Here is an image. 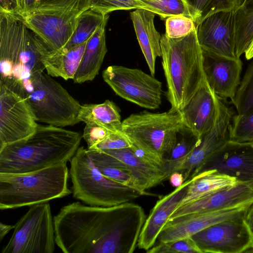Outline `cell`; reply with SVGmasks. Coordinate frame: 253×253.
Listing matches in <instances>:
<instances>
[{"label":"cell","mask_w":253,"mask_h":253,"mask_svg":"<svg viewBox=\"0 0 253 253\" xmlns=\"http://www.w3.org/2000/svg\"><path fill=\"white\" fill-rule=\"evenodd\" d=\"M253 204V181H239L233 187L180 207L172 213L169 220L189 213L250 207Z\"/></svg>","instance_id":"cell-19"},{"label":"cell","mask_w":253,"mask_h":253,"mask_svg":"<svg viewBox=\"0 0 253 253\" xmlns=\"http://www.w3.org/2000/svg\"><path fill=\"white\" fill-rule=\"evenodd\" d=\"M81 12L68 8H36L19 14L26 26L51 50L58 52L70 39Z\"/></svg>","instance_id":"cell-11"},{"label":"cell","mask_w":253,"mask_h":253,"mask_svg":"<svg viewBox=\"0 0 253 253\" xmlns=\"http://www.w3.org/2000/svg\"><path fill=\"white\" fill-rule=\"evenodd\" d=\"M108 19V15L87 40L81 62L73 79L75 83L91 81L98 74L107 52L105 27Z\"/></svg>","instance_id":"cell-23"},{"label":"cell","mask_w":253,"mask_h":253,"mask_svg":"<svg viewBox=\"0 0 253 253\" xmlns=\"http://www.w3.org/2000/svg\"><path fill=\"white\" fill-rule=\"evenodd\" d=\"M0 10L18 13L17 0H0Z\"/></svg>","instance_id":"cell-42"},{"label":"cell","mask_w":253,"mask_h":253,"mask_svg":"<svg viewBox=\"0 0 253 253\" xmlns=\"http://www.w3.org/2000/svg\"><path fill=\"white\" fill-rule=\"evenodd\" d=\"M101 151L123 162L131 170L140 190L143 192L169 177L165 172L146 164L137 158L130 147Z\"/></svg>","instance_id":"cell-26"},{"label":"cell","mask_w":253,"mask_h":253,"mask_svg":"<svg viewBox=\"0 0 253 253\" xmlns=\"http://www.w3.org/2000/svg\"><path fill=\"white\" fill-rule=\"evenodd\" d=\"M130 16L151 75L154 76L156 60L162 56V36L154 26L155 13L144 9H136L130 13Z\"/></svg>","instance_id":"cell-22"},{"label":"cell","mask_w":253,"mask_h":253,"mask_svg":"<svg viewBox=\"0 0 253 253\" xmlns=\"http://www.w3.org/2000/svg\"><path fill=\"white\" fill-rule=\"evenodd\" d=\"M183 0V1L186 3V4L188 6V5H187V2H186V0ZM188 8H189V7H188Z\"/></svg>","instance_id":"cell-47"},{"label":"cell","mask_w":253,"mask_h":253,"mask_svg":"<svg viewBox=\"0 0 253 253\" xmlns=\"http://www.w3.org/2000/svg\"><path fill=\"white\" fill-rule=\"evenodd\" d=\"M13 234L1 253H53L55 249L53 217L50 204L30 207L14 225Z\"/></svg>","instance_id":"cell-9"},{"label":"cell","mask_w":253,"mask_h":253,"mask_svg":"<svg viewBox=\"0 0 253 253\" xmlns=\"http://www.w3.org/2000/svg\"><path fill=\"white\" fill-rule=\"evenodd\" d=\"M235 52L245 53L253 40V0H244L235 10Z\"/></svg>","instance_id":"cell-29"},{"label":"cell","mask_w":253,"mask_h":253,"mask_svg":"<svg viewBox=\"0 0 253 253\" xmlns=\"http://www.w3.org/2000/svg\"><path fill=\"white\" fill-rule=\"evenodd\" d=\"M202 49L231 58L235 52V10L221 11L205 18L197 26Z\"/></svg>","instance_id":"cell-15"},{"label":"cell","mask_w":253,"mask_h":253,"mask_svg":"<svg viewBox=\"0 0 253 253\" xmlns=\"http://www.w3.org/2000/svg\"><path fill=\"white\" fill-rule=\"evenodd\" d=\"M196 27L216 12L237 9L244 0H185Z\"/></svg>","instance_id":"cell-31"},{"label":"cell","mask_w":253,"mask_h":253,"mask_svg":"<svg viewBox=\"0 0 253 253\" xmlns=\"http://www.w3.org/2000/svg\"><path fill=\"white\" fill-rule=\"evenodd\" d=\"M108 15H103L90 8L81 12L78 17L77 25L70 39L60 50L56 52H66L73 47L87 41Z\"/></svg>","instance_id":"cell-30"},{"label":"cell","mask_w":253,"mask_h":253,"mask_svg":"<svg viewBox=\"0 0 253 253\" xmlns=\"http://www.w3.org/2000/svg\"><path fill=\"white\" fill-rule=\"evenodd\" d=\"M112 132H112L97 124L89 123L86 124L83 137L87 143V149H91Z\"/></svg>","instance_id":"cell-39"},{"label":"cell","mask_w":253,"mask_h":253,"mask_svg":"<svg viewBox=\"0 0 253 253\" xmlns=\"http://www.w3.org/2000/svg\"><path fill=\"white\" fill-rule=\"evenodd\" d=\"M217 96V114L212 127L200 138L190 155L177 171L184 181L202 171L212 155L229 139V128L234 113L225 101Z\"/></svg>","instance_id":"cell-14"},{"label":"cell","mask_w":253,"mask_h":253,"mask_svg":"<svg viewBox=\"0 0 253 253\" xmlns=\"http://www.w3.org/2000/svg\"><path fill=\"white\" fill-rule=\"evenodd\" d=\"M245 218L247 223L253 232V204L247 210Z\"/></svg>","instance_id":"cell-44"},{"label":"cell","mask_w":253,"mask_h":253,"mask_svg":"<svg viewBox=\"0 0 253 253\" xmlns=\"http://www.w3.org/2000/svg\"><path fill=\"white\" fill-rule=\"evenodd\" d=\"M196 28L195 23L191 18L183 15H174L166 20L165 35L170 38H181Z\"/></svg>","instance_id":"cell-36"},{"label":"cell","mask_w":253,"mask_h":253,"mask_svg":"<svg viewBox=\"0 0 253 253\" xmlns=\"http://www.w3.org/2000/svg\"><path fill=\"white\" fill-rule=\"evenodd\" d=\"M130 146V143L127 138L120 131L111 133L90 150H116L129 148Z\"/></svg>","instance_id":"cell-40"},{"label":"cell","mask_w":253,"mask_h":253,"mask_svg":"<svg viewBox=\"0 0 253 253\" xmlns=\"http://www.w3.org/2000/svg\"><path fill=\"white\" fill-rule=\"evenodd\" d=\"M45 45L19 14L0 10V84L26 98L45 70Z\"/></svg>","instance_id":"cell-2"},{"label":"cell","mask_w":253,"mask_h":253,"mask_svg":"<svg viewBox=\"0 0 253 253\" xmlns=\"http://www.w3.org/2000/svg\"><path fill=\"white\" fill-rule=\"evenodd\" d=\"M50 76L42 72L25 98L36 121L61 127L79 123L82 105Z\"/></svg>","instance_id":"cell-8"},{"label":"cell","mask_w":253,"mask_h":253,"mask_svg":"<svg viewBox=\"0 0 253 253\" xmlns=\"http://www.w3.org/2000/svg\"><path fill=\"white\" fill-rule=\"evenodd\" d=\"M186 128L179 111L133 114L122 121L121 132L130 143L164 158Z\"/></svg>","instance_id":"cell-7"},{"label":"cell","mask_w":253,"mask_h":253,"mask_svg":"<svg viewBox=\"0 0 253 253\" xmlns=\"http://www.w3.org/2000/svg\"><path fill=\"white\" fill-rule=\"evenodd\" d=\"M87 150L94 164L103 175L139 191L146 195H150L147 192L140 190L131 170L123 162L101 150L88 149Z\"/></svg>","instance_id":"cell-27"},{"label":"cell","mask_w":253,"mask_h":253,"mask_svg":"<svg viewBox=\"0 0 253 253\" xmlns=\"http://www.w3.org/2000/svg\"><path fill=\"white\" fill-rule=\"evenodd\" d=\"M89 8L103 15L118 10H147L146 5L141 0H91Z\"/></svg>","instance_id":"cell-35"},{"label":"cell","mask_w":253,"mask_h":253,"mask_svg":"<svg viewBox=\"0 0 253 253\" xmlns=\"http://www.w3.org/2000/svg\"><path fill=\"white\" fill-rule=\"evenodd\" d=\"M78 119L85 124H97L112 132L121 130L122 122L120 110L113 101L109 100L100 104L82 105Z\"/></svg>","instance_id":"cell-28"},{"label":"cell","mask_w":253,"mask_h":253,"mask_svg":"<svg viewBox=\"0 0 253 253\" xmlns=\"http://www.w3.org/2000/svg\"><path fill=\"white\" fill-rule=\"evenodd\" d=\"M82 137L61 127L38 124L29 137L0 148V173H28L67 163Z\"/></svg>","instance_id":"cell-3"},{"label":"cell","mask_w":253,"mask_h":253,"mask_svg":"<svg viewBox=\"0 0 253 253\" xmlns=\"http://www.w3.org/2000/svg\"><path fill=\"white\" fill-rule=\"evenodd\" d=\"M194 176L157 202L146 218L141 231L137 244L139 249L147 251L154 246L159 234L177 208Z\"/></svg>","instance_id":"cell-21"},{"label":"cell","mask_w":253,"mask_h":253,"mask_svg":"<svg viewBox=\"0 0 253 253\" xmlns=\"http://www.w3.org/2000/svg\"><path fill=\"white\" fill-rule=\"evenodd\" d=\"M148 253H201L191 237L177 241L158 243L146 251Z\"/></svg>","instance_id":"cell-37"},{"label":"cell","mask_w":253,"mask_h":253,"mask_svg":"<svg viewBox=\"0 0 253 253\" xmlns=\"http://www.w3.org/2000/svg\"><path fill=\"white\" fill-rule=\"evenodd\" d=\"M207 169H215L240 181H253V141L228 140L212 155L202 171Z\"/></svg>","instance_id":"cell-18"},{"label":"cell","mask_w":253,"mask_h":253,"mask_svg":"<svg viewBox=\"0 0 253 253\" xmlns=\"http://www.w3.org/2000/svg\"><path fill=\"white\" fill-rule=\"evenodd\" d=\"M40 0H17L19 9L18 14H22L34 10L38 6Z\"/></svg>","instance_id":"cell-41"},{"label":"cell","mask_w":253,"mask_h":253,"mask_svg":"<svg viewBox=\"0 0 253 253\" xmlns=\"http://www.w3.org/2000/svg\"><path fill=\"white\" fill-rule=\"evenodd\" d=\"M145 219L142 207L129 202L111 207L73 202L53 217L55 243L64 253H132Z\"/></svg>","instance_id":"cell-1"},{"label":"cell","mask_w":253,"mask_h":253,"mask_svg":"<svg viewBox=\"0 0 253 253\" xmlns=\"http://www.w3.org/2000/svg\"><path fill=\"white\" fill-rule=\"evenodd\" d=\"M203 67L206 80L220 99L232 101L241 82L243 63L202 49Z\"/></svg>","instance_id":"cell-17"},{"label":"cell","mask_w":253,"mask_h":253,"mask_svg":"<svg viewBox=\"0 0 253 253\" xmlns=\"http://www.w3.org/2000/svg\"><path fill=\"white\" fill-rule=\"evenodd\" d=\"M169 182L171 185L177 188L185 182L183 175L179 171L173 172L169 176Z\"/></svg>","instance_id":"cell-43"},{"label":"cell","mask_w":253,"mask_h":253,"mask_svg":"<svg viewBox=\"0 0 253 253\" xmlns=\"http://www.w3.org/2000/svg\"><path fill=\"white\" fill-rule=\"evenodd\" d=\"M14 228V225H7L2 222L0 223V241L11 230Z\"/></svg>","instance_id":"cell-45"},{"label":"cell","mask_w":253,"mask_h":253,"mask_svg":"<svg viewBox=\"0 0 253 253\" xmlns=\"http://www.w3.org/2000/svg\"><path fill=\"white\" fill-rule=\"evenodd\" d=\"M69 169L63 163L25 173H0V209L31 207L69 195Z\"/></svg>","instance_id":"cell-5"},{"label":"cell","mask_w":253,"mask_h":253,"mask_svg":"<svg viewBox=\"0 0 253 253\" xmlns=\"http://www.w3.org/2000/svg\"><path fill=\"white\" fill-rule=\"evenodd\" d=\"M141 0L146 5L148 10L157 14L162 19L177 15H185L193 19L190 9L182 0Z\"/></svg>","instance_id":"cell-33"},{"label":"cell","mask_w":253,"mask_h":253,"mask_svg":"<svg viewBox=\"0 0 253 253\" xmlns=\"http://www.w3.org/2000/svg\"><path fill=\"white\" fill-rule=\"evenodd\" d=\"M239 181L236 178L221 173L215 169L203 170L194 176L176 210L189 202L233 187Z\"/></svg>","instance_id":"cell-24"},{"label":"cell","mask_w":253,"mask_h":253,"mask_svg":"<svg viewBox=\"0 0 253 253\" xmlns=\"http://www.w3.org/2000/svg\"><path fill=\"white\" fill-rule=\"evenodd\" d=\"M229 140L253 141V111L244 115H234L229 128Z\"/></svg>","instance_id":"cell-34"},{"label":"cell","mask_w":253,"mask_h":253,"mask_svg":"<svg viewBox=\"0 0 253 253\" xmlns=\"http://www.w3.org/2000/svg\"><path fill=\"white\" fill-rule=\"evenodd\" d=\"M147 0V1H154V0Z\"/></svg>","instance_id":"cell-48"},{"label":"cell","mask_w":253,"mask_h":253,"mask_svg":"<svg viewBox=\"0 0 253 253\" xmlns=\"http://www.w3.org/2000/svg\"><path fill=\"white\" fill-rule=\"evenodd\" d=\"M70 162L73 196L86 205L111 207L146 195L103 175L84 146L79 147Z\"/></svg>","instance_id":"cell-6"},{"label":"cell","mask_w":253,"mask_h":253,"mask_svg":"<svg viewBox=\"0 0 253 253\" xmlns=\"http://www.w3.org/2000/svg\"><path fill=\"white\" fill-rule=\"evenodd\" d=\"M38 124L26 99L0 84V148L29 137Z\"/></svg>","instance_id":"cell-13"},{"label":"cell","mask_w":253,"mask_h":253,"mask_svg":"<svg viewBox=\"0 0 253 253\" xmlns=\"http://www.w3.org/2000/svg\"><path fill=\"white\" fill-rule=\"evenodd\" d=\"M91 0H41L39 9L68 8L84 11L89 9Z\"/></svg>","instance_id":"cell-38"},{"label":"cell","mask_w":253,"mask_h":253,"mask_svg":"<svg viewBox=\"0 0 253 253\" xmlns=\"http://www.w3.org/2000/svg\"><path fill=\"white\" fill-rule=\"evenodd\" d=\"M162 67L170 110L179 111L188 103L205 81L202 48L196 28L186 36L161 39Z\"/></svg>","instance_id":"cell-4"},{"label":"cell","mask_w":253,"mask_h":253,"mask_svg":"<svg viewBox=\"0 0 253 253\" xmlns=\"http://www.w3.org/2000/svg\"><path fill=\"white\" fill-rule=\"evenodd\" d=\"M250 207L189 213L168 220L157 238L166 243L191 237L197 232L217 223L245 217Z\"/></svg>","instance_id":"cell-16"},{"label":"cell","mask_w":253,"mask_h":253,"mask_svg":"<svg viewBox=\"0 0 253 253\" xmlns=\"http://www.w3.org/2000/svg\"><path fill=\"white\" fill-rule=\"evenodd\" d=\"M231 102L239 115L253 111V61L249 64Z\"/></svg>","instance_id":"cell-32"},{"label":"cell","mask_w":253,"mask_h":253,"mask_svg":"<svg viewBox=\"0 0 253 253\" xmlns=\"http://www.w3.org/2000/svg\"><path fill=\"white\" fill-rule=\"evenodd\" d=\"M217 95L206 80L179 112L186 128L198 139L213 126L217 114Z\"/></svg>","instance_id":"cell-20"},{"label":"cell","mask_w":253,"mask_h":253,"mask_svg":"<svg viewBox=\"0 0 253 253\" xmlns=\"http://www.w3.org/2000/svg\"><path fill=\"white\" fill-rule=\"evenodd\" d=\"M104 82L124 99L149 109L162 103V84L141 70L111 65L102 72Z\"/></svg>","instance_id":"cell-10"},{"label":"cell","mask_w":253,"mask_h":253,"mask_svg":"<svg viewBox=\"0 0 253 253\" xmlns=\"http://www.w3.org/2000/svg\"><path fill=\"white\" fill-rule=\"evenodd\" d=\"M87 41L62 53L54 52L45 45L42 51L41 59L47 74L65 80L73 79Z\"/></svg>","instance_id":"cell-25"},{"label":"cell","mask_w":253,"mask_h":253,"mask_svg":"<svg viewBox=\"0 0 253 253\" xmlns=\"http://www.w3.org/2000/svg\"><path fill=\"white\" fill-rule=\"evenodd\" d=\"M245 58L247 60L253 58V40L245 52Z\"/></svg>","instance_id":"cell-46"},{"label":"cell","mask_w":253,"mask_h":253,"mask_svg":"<svg viewBox=\"0 0 253 253\" xmlns=\"http://www.w3.org/2000/svg\"><path fill=\"white\" fill-rule=\"evenodd\" d=\"M191 238L201 253H243L253 247V232L245 217L217 223Z\"/></svg>","instance_id":"cell-12"}]
</instances>
